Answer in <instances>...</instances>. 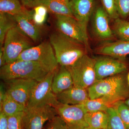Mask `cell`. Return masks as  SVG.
Masks as SVG:
<instances>
[{"label":"cell","mask_w":129,"mask_h":129,"mask_svg":"<svg viewBox=\"0 0 129 129\" xmlns=\"http://www.w3.org/2000/svg\"><path fill=\"white\" fill-rule=\"evenodd\" d=\"M124 103L125 104L127 105V107L129 108V97L125 100V101H124Z\"/></svg>","instance_id":"obj_36"},{"label":"cell","mask_w":129,"mask_h":129,"mask_svg":"<svg viewBox=\"0 0 129 129\" xmlns=\"http://www.w3.org/2000/svg\"><path fill=\"white\" fill-rule=\"evenodd\" d=\"M127 82H128V84L129 85V73L128 74V75H127Z\"/></svg>","instance_id":"obj_38"},{"label":"cell","mask_w":129,"mask_h":129,"mask_svg":"<svg viewBox=\"0 0 129 129\" xmlns=\"http://www.w3.org/2000/svg\"><path fill=\"white\" fill-rule=\"evenodd\" d=\"M24 112L8 117V129H23Z\"/></svg>","instance_id":"obj_31"},{"label":"cell","mask_w":129,"mask_h":129,"mask_svg":"<svg viewBox=\"0 0 129 129\" xmlns=\"http://www.w3.org/2000/svg\"><path fill=\"white\" fill-rule=\"evenodd\" d=\"M17 26L13 15L0 13V47L3 46L6 35L10 29Z\"/></svg>","instance_id":"obj_22"},{"label":"cell","mask_w":129,"mask_h":129,"mask_svg":"<svg viewBox=\"0 0 129 129\" xmlns=\"http://www.w3.org/2000/svg\"><path fill=\"white\" fill-rule=\"evenodd\" d=\"M54 71L49 72L37 82L32 90L26 107L50 105L55 108L59 104L52 87Z\"/></svg>","instance_id":"obj_7"},{"label":"cell","mask_w":129,"mask_h":129,"mask_svg":"<svg viewBox=\"0 0 129 129\" xmlns=\"http://www.w3.org/2000/svg\"><path fill=\"white\" fill-rule=\"evenodd\" d=\"M42 129H70L62 118L56 115L45 124Z\"/></svg>","instance_id":"obj_29"},{"label":"cell","mask_w":129,"mask_h":129,"mask_svg":"<svg viewBox=\"0 0 129 129\" xmlns=\"http://www.w3.org/2000/svg\"><path fill=\"white\" fill-rule=\"evenodd\" d=\"M25 106L22 105L13 99L7 93L2 103L0 104V110L7 116H11L17 113L24 111Z\"/></svg>","instance_id":"obj_21"},{"label":"cell","mask_w":129,"mask_h":129,"mask_svg":"<svg viewBox=\"0 0 129 129\" xmlns=\"http://www.w3.org/2000/svg\"><path fill=\"white\" fill-rule=\"evenodd\" d=\"M18 60L37 62L50 72L55 71L59 66L49 41L43 42L25 50L19 56Z\"/></svg>","instance_id":"obj_6"},{"label":"cell","mask_w":129,"mask_h":129,"mask_svg":"<svg viewBox=\"0 0 129 129\" xmlns=\"http://www.w3.org/2000/svg\"><path fill=\"white\" fill-rule=\"evenodd\" d=\"M74 86L73 80L68 69L60 65L54 71L52 80V87L53 93L57 95Z\"/></svg>","instance_id":"obj_19"},{"label":"cell","mask_w":129,"mask_h":129,"mask_svg":"<svg viewBox=\"0 0 129 129\" xmlns=\"http://www.w3.org/2000/svg\"><path fill=\"white\" fill-rule=\"evenodd\" d=\"M87 91L90 99L105 96L114 104L129 97L127 78L120 74L96 81Z\"/></svg>","instance_id":"obj_2"},{"label":"cell","mask_w":129,"mask_h":129,"mask_svg":"<svg viewBox=\"0 0 129 129\" xmlns=\"http://www.w3.org/2000/svg\"><path fill=\"white\" fill-rule=\"evenodd\" d=\"M112 30L119 40L129 41V21L119 18L116 19L114 20Z\"/></svg>","instance_id":"obj_23"},{"label":"cell","mask_w":129,"mask_h":129,"mask_svg":"<svg viewBox=\"0 0 129 129\" xmlns=\"http://www.w3.org/2000/svg\"><path fill=\"white\" fill-rule=\"evenodd\" d=\"M128 21H129V17H128Z\"/></svg>","instance_id":"obj_39"},{"label":"cell","mask_w":129,"mask_h":129,"mask_svg":"<svg viewBox=\"0 0 129 129\" xmlns=\"http://www.w3.org/2000/svg\"><path fill=\"white\" fill-rule=\"evenodd\" d=\"M95 51L100 55L123 59L129 55V41L106 42L97 47Z\"/></svg>","instance_id":"obj_17"},{"label":"cell","mask_w":129,"mask_h":129,"mask_svg":"<svg viewBox=\"0 0 129 129\" xmlns=\"http://www.w3.org/2000/svg\"><path fill=\"white\" fill-rule=\"evenodd\" d=\"M56 97L59 103L67 105L83 104L89 99L87 89L75 86L56 95Z\"/></svg>","instance_id":"obj_18"},{"label":"cell","mask_w":129,"mask_h":129,"mask_svg":"<svg viewBox=\"0 0 129 129\" xmlns=\"http://www.w3.org/2000/svg\"><path fill=\"white\" fill-rule=\"evenodd\" d=\"M49 41L60 66L71 67L87 54L88 49L84 44L57 30L50 35Z\"/></svg>","instance_id":"obj_1"},{"label":"cell","mask_w":129,"mask_h":129,"mask_svg":"<svg viewBox=\"0 0 129 129\" xmlns=\"http://www.w3.org/2000/svg\"><path fill=\"white\" fill-rule=\"evenodd\" d=\"M38 6H43L48 12L55 15L73 17L70 0H38L30 3L24 7L34 8Z\"/></svg>","instance_id":"obj_15"},{"label":"cell","mask_w":129,"mask_h":129,"mask_svg":"<svg viewBox=\"0 0 129 129\" xmlns=\"http://www.w3.org/2000/svg\"><path fill=\"white\" fill-rule=\"evenodd\" d=\"M73 17L86 28L92 15L95 0H70Z\"/></svg>","instance_id":"obj_16"},{"label":"cell","mask_w":129,"mask_h":129,"mask_svg":"<svg viewBox=\"0 0 129 129\" xmlns=\"http://www.w3.org/2000/svg\"><path fill=\"white\" fill-rule=\"evenodd\" d=\"M57 115L56 109L50 105L25 107L24 111L23 129H42L47 121Z\"/></svg>","instance_id":"obj_9"},{"label":"cell","mask_w":129,"mask_h":129,"mask_svg":"<svg viewBox=\"0 0 129 129\" xmlns=\"http://www.w3.org/2000/svg\"><path fill=\"white\" fill-rule=\"evenodd\" d=\"M49 72L37 62L18 60L1 67L0 76L4 81L13 79H27L39 81Z\"/></svg>","instance_id":"obj_3"},{"label":"cell","mask_w":129,"mask_h":129,"mask_svg":"<svg viewBox=\"0 0 129 129\" xmlns=\"http://www.w3.org/2000/svg\"><path fill=\"white\" fill-rule=\"evenodd\" d=\"M55 108L58 115L66 122L70 129H80L88 126L85 120L87 111L83 104H59Z\"/></svg>","instance_id":"obj_10"},{"label":"cell","mask_w":129,"mask_h":129,"mask_svg":"<svg viewBox=\"0 0 129 129\" xmlns=\"http://www.w3.org/2000/svg\"><path fill=\"white\" fill-rule=\"evenodd\" d=\"M34 42L16 26L8 32L3 45L6 64L17 61L21 53L34 46Z\"/></svg>","instance_id":"obj_4"},{"label":"cell","mask_w":129,"mask_h":129,"mask_svg":"<svg viewBox=\"0 0 129 129\" xmlns=\"http://www.w3.org/2000/svg\"><path fill=\"white\" fill-rule=\"evenodd\" d=\"M33 8V20L36 24L42 27L46 20L48 10L43 6H37Z\"/></svg>","instance_id":"obj_27"},{"label":"cell","mask_w":129,"mask_h":129,"mask_svg":"<svg viewBox=\"0 0 129 129\" xmlns=\"http://www.w3.org/2000/svg\"><path fill=\"white\" fill-rule=\"evenodd\" d=\"M0 129H8V117L2 112H0Z\"/></svg>","instance_id":"obj_33"},{"label":"cell","mask_w":129,"mask_h":129,"mask_svg":"<svg viewBox=\"0 0 129 129\" xmlns=\"http://www.w3.org/2000/svg\"><path fill=\"white\" fill-rule=\"evenodd\" d=\"M106 112L108 115V121L106 129H127L115 107L109 108Z\"/></svg>","instance_id":"obj_26"},{"label":"cell","mask_w":129,"mask_h":129,"mask_svg":"<svg viewBox=\"0 0 129 129\" xmlns=\"http://www.w3.org/2000/svg\"><path fill=\"white\" fill-rule=\"evenodd\" d=\"M7 92L11 97L26 107L33 89L39 81L27 79H16L5 81Z\"/></svg>","instance_id":"obj_11"},{"label":"cell","mask_w":129,"mask_h":129,"mask_svg":"<svg viewBox=\"0 0 129 129\" xmlns=\"http://www.w3.org/2000/svg\"><path fill=\"white\" fill-rule=\"evenodd\" d=\"M23 6H25L27 4L30 3L34 2L38 0H19Z\"/></svg>","instance_id":"obj_35"},{"label":"cell","mask_w":129,"mask_h":129,"mask_svg":"<svg viewBox=\"0 0 129 129\" xmlns=\"http://www.w3.org/2000/svg\"><path fill=\"white\" fill-rule=\"evenodd\" d=\"M86 122L93 129H106L108 121V115L106 112L98 111L87 112L85 115Z\"/></svg>","instance_id":"obj_20"},{"label":"cell","mask_w":129,"mask_h":129,"mask_svg":"<svg viewBox=\"0 0 129 129\" xmlns=\"http://www.w3.org/2000/svg\"><path fill=\"white\" fill-rule=\"evenodd\" d=\"M127 129H129V108L124 101L118 102L114 106Z\"/></svg>","instance_id":"obj_28"},{"label":"cell","mask_w":129,"mask_h":129,"mask_svg":"<svg viewBox=\"0 0 129 129\" xmlns=\"http://www.w3.org/2000/svg\"><path fill=\"white\" fill-rule=\"evenodd\" d=\"M33 9L26 8L19 14L13 16L17 25L34 42L39 41L42 37V27L35 23L32 18Z\"/></svg>","instance_id":"obj_13"},{"label":"cell","mask_w":129,"mask_h":129,"mask_svg":"<svg viewBox=\"0 0 129 129\" xmlns=\"http://www.w3.org/2000/svg\"><path fill=\"white\" fill-rule=\"evenodd\" d=\"M87 112L98 111L107 112L110 106L102 97L96 99H89L83 104Z\"/></svg>","instance_id":"obj_25"},{"label":"cell","mask_w":129,"mask_h":129,"mask_svg":"<svg viewBox=\"0 0 129 129\" xmlns=\"http://www.w3.org/2000/svg\"><path fill=\"white\" fill-rule=\"evenodd\" d=\"M57 30L89 48L87 28L72 16L55 15Z\"/></svg>","instance_id":"obj_8"},{"label":"cell","mask_w":129,"mask_h":129,"mask_svg":"<svg viewBox=\"0 0 129 129\" xmlns=\"http://www.w3.org/2000/svg\"><path fill=\"white\" fill-rule=\"evenodd\" d=\"M25 8L19 0H0V13L14 16L21 13Z\"/></svg>","instance_id":"obj_24"},{"label":"cell","mask_w":129,"mask_h":129,"mask_svg":"<svg viewBox=\"0 0 129 129\" xmlns=\"http://www.w3.org/2000/svg\"><path fill=\"white\" fill-rule=\"evenodd\" d=\"M103 7L109 18L115 20L119 18L116 5V0H102Z\"/></svg>","instance_id":"obj_30"},{"label":"cell","mask_w":129,"mask_h":129,"mask_svg":"<svg viewBox=\"0 0 129 129\" xmlns=\"http://www.w3.org/2000/svg\"><path fill=\"white\" fill-rule=\"evenodd\" d=\"M6 64L4 56L3 46L0 49V67H2Z\"/></svg>","instance_id":"obj_34"},{"label":"cell","mask_w":129,"mask_h":129,"mask_svg":"<svg viewBox=\"0 0 129 129\" xmlns=\"http://www.w3.org/2000/svg\"><path fill=\"white\" fill-rule=\"evenodd\" d=\"M80 129H93L92 128H91L89 126H87V127H84V128H81Z\"/></svg>","instance_id":"obj_37"},{"label":"cell","mask_w":129,"mask_h":129,"mask_svg":"<svg viewBox=\"0 0 129 129\" xmlns=\"http://www.w3.org/2000/svg\"><path fill=\"white\" fill-rule=\"evenodd\" d=\"M105 56L96 60L95 71L96 81L120 74L127 70L128 65L123 59Z\"/></svg>","instance_id":"obj_12"},{"label":"cell","mask_w":129,"mask_h":129,"mask_svg":"<svg viewBox=\"0 0 129 129\" xmlns=\"http://www.w3.org/2000/svg\"><path fill=\"white\" fill-rule=\"evenodd\" d=\"M95 61L86 54L73 65L67 68L72 75L74 86L87 89L96 81Z\"/></svg>","instance_id":"obj_5"},{"label":"cell","mask_w":129,"mask_h":129,"mask_svg":"<svg viewBox=\"0 0 129 129\" xmlns=\"http://www.w3.org/2000/svg\"><path fill=\"white\" fill-rule=\"evenodd\" d=\"M117 9L119 17L125 19L129 17V0H116Z\"/></svg>","instance_id":"obj_32"},{"label":"cell","mask_w":129,"mask_h":129,"mask_svg":"<svg viewBox=\"0 0 129 129\" xmlns=\"http://www.w3.org/2000/svg\"><path fill=\"white\" fill-rule=\"evenodd\" d=\"M109 17L103 7H99L95 12L94 19V32L97 38L102 40H108L114 37L109 24Z\"/></svg>","instance_id":"obj_14"}]
</instances>
